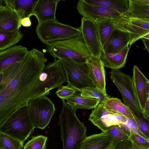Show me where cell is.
<instances>
[{"label": "cell", "mask_w": 149, "mask_h": 149, "mask_svg": "<svg viewBox=\"0 0 149 149\" xmlns=\"http://www.w3.org/2000/svg\"><path fill=\"white\" fill-rule=\"evenodd\" d=\"M44 54L33 48L25 59L3 70L0 86V124L32 99L31 91L47 62Z\"/></svg>", "instance_id": "1"}, {"label": "cell", "mask_w": 149, "mask_h": 149, "mask_svg": "<svg viewBox=\"0 0 149 149\" xmlns=\"http://www.w3.org/2000/svg\"><path fill=\"white\" fill-rule=\"evenodd\" d=\"M63 106L59 114L58 125L60 127L63 149H79L87 136V128L81 122L72 109L62 100Z\"/></svg>", "instance_id": "2"}, {"label": "cell", "mask_w": 149, "mask_h": 149, "mask_svg": "<svg viewBox=\"0 0 149 149\" xmlns=\"http://www.w3.org/2000/svg\"><path fill=\"white\" fill-rule=\"evenodd\" d=\"M66 82V75L60 60L58 59L49 62L45 65L32 88V98L48 94L50 90L59 87Z\"/></svg>", "instance_id": "3"}, {"label": "cell", "mask_w": 149, "mask_h": 149, "mask_svg": "<svg viewBox=\"0 0 149 149\" xmlns=\"http://www.w3.org/2000/svg\"><path fill=\"white\" fill-rule=\"evenodd\" d=\"M35 127L29 115L27 104L17 110L0 124V132L24 143Z\"/></svg>", "instance_id": "4"}, {"label": "cell", "mask_w": 149, "mask_h": 149, "mask_svg": "<svg viewBox=\"0 0 149 149\" xmlns=\"http://www.w3.org/2000/svg\"><path fill=\"white\" fill-rule=\"evenodd\" d=\"M46 50L56 60V58H70L86 62L91 56L81 33L68 39L46 45Z\"/></svg>", "instance_id": "5"}, {"label": "cell", "mask_w": 149, "mask_h": 149, "mask_svg": "<svg viewBox=\"0 0 149 149\" xmlns=\"http://www.w3.org/2000/svg\"><path fill=\"white\" fill-rule=\"evenodd\" d=\"M58 59L62 64L69 86L81 92L85 88L95 87L90 78L89 68L86 62L70 58Z\"/></svg>", "instance_id": "6"}, {"label": "cell", "mask_w": 149, "mask_h": 149, "mask_svg": "<svg viewBox=\"0 0 149 149\" xmlns=\"http://www.w3.org/2000/svg\"><path fill=\"white\" fill-rule=\"evenodd\" d=\"M36 32L38 38L45 45L73 37L81 33L80 27L64 24L57 20L38 24Z\"/></svg>", "instance_id": "7"}, {"label": "cell", "mask_w": 149, "mask_h": 149, "mask_svg": "<svg viewBox=\"0 0 149 149\" xmlns=\"http://www.w3.org/2000/svg\"><path fill=\"white\" fill-rule=\"evenodd\" d=\"M28 113L34 126L44 129L49 124L54 113V104L46 95L35 97L27 104Z\"/></svg>", "instance_id": "8"}, {"label": "cell", "mask_w": 149, "mask_h": 149, "mask_svg": "<svg viewBox=\"0 0 149 149\" xmlns=\"http://www.w3.org/2000/svg\"><path fill=\"white\" fill-rule=\"evenodd\" d=\"M110 78L121 93L124 104L136 115L143 117V112L138 104L132 78L119 69H112Z\"/></svg>", "instance_id": "9"}, {"label": "cell", "mask_w": 149, "mask_h": 149, "mask_svg": "<svg viewBox=\"0 0 149 149\" xmlns=\"http://www.w3.org/2000/svg\"><path fill=\"white\" fill-rule=\"evenodd\" d=\"M112 19L115 27L128 34L130 47L149 34V19L132 17L125 14Z\"/></svg>", "instance_id": "10"}, {"label": "cell", "mask_w": 149, "mask_h": 149, "mask_svg": "<svg viewBox=\"0 0 149 149\" xmlns=\"http://www.w3.org/2000/svg\"><path fill=\"white\" fill-rule=\"evenodd\" d=\"M127 118L106 108L99 103L92 111L88 120L102 132H106L113 126L125 122Z\"/></svg>", "instance_id": "11"}, {"label": "cell", "mask_w": 149, "mask_h": 149, "mask_svg": "<svg viewBox=\"0 0 149 149\" xmlns=\"http://www.w3.org/2000/svg\"><path fill=\"white\" fill-rule=\"evenodd\" d=\"M80 28L85 43L91 55L100 58L102 49L95 22L83 17Z\"/></svg>", "instance_id": "12"}, {"label": "cell", "mask_w": 149, "mask_h": 149, "mask_svg": "<svg viewBox=\"0 0 149 149\" xmlns=\"http://www.w3.org/2000/svg\"><path fill=\"white\" fill-rule=\"evenodd\" d=\"M78 12L84 17L94 22L104 18H113L122 15L117 11L103 7L89 5L84 0L79 1L77 5Z\"/></svg>", "instance_id": "13"}, {"label": "cell", "mask_w": 149, "mask_h": 149, "mask_svg": "<svg viewBox=\"0 0 149 149\" xmlns=\"http://www.w3.org/2000/svg\"><path fill=\"white\" fill-rule=\"evenodd\" d=\"M133 71L132 78L136 98L140 109L143 112L149 97V81L137 66H134Z\"/></svg>", "instance_id": "14"}, {"label": "cell", "mask_w": 149, "mask_h": 149, "mask_svg": "<svg viewBox=\"0 0 149 149\" xmlns=\"http://www.w3.org/2000/svg\"><path fill=\"white\" fill-rule=\"evenodd\" d=\"M90 78L96 88L106 93L105 73L104 66L100 58L91 55L86 60Z\"/></svg>", "instance_id": "15"}, {"label": "cell", "mask_w": 149, "mask_h": 149, "mask_svg": "<svg viewBox=\"0 0 149 149\" xmlns=\"http://www.w3.org/2000/svg\"><path fill=\"white\" fill-rule=\"evenodd\" d=\"M60 0H38L32 15L36 18L38 24L57 20L56 13Z\"/></svg>", "instance_id": "16"}, {"label": "cell", "mask_w": 149, "mask_h": 149, "mask_svg": "<svg viewBox=\"0 0 149 149\" xmlns=\"http://www.w3.org/2000/svg\"><path fill=\"white\" fill-rule=\"evenodd\" d=\"M130 38L127 33L115 27L103 47L105 53L115 54L122 51L129 46Z\"/></svg>", "instance_id": "17"}, {"label": "cell", "mask_w": 149, "mask_h": 149, "mask_svg": "<svg viewBox=\"0 0 149 149\" xmlns=\"http://www.w3.org/2000/svg\"><path fill=\"white\" fill-rule=\"evenodd\" d=\"M29 52L22 45H16L0 51V72L17 62L23 61Z\"/></svg>", "instance_id": "18"}, {"label": "cell", "mask_w": 149, "mask_h": 149, "mask_svg": "<svg viewBox=\"0 0 149 149\" xmlns=\"http://www.w3.org/2000/svg\"><path fill=\"white\" fill-rule=\"evenodd\" d=\"M113 140V137L107 132L94 134L87 136L79 149H109Z\"/></svg>", "instance_id": "19"}, {"label": "cell", "mask_w": 149, "mask_h": 149, "mask_svg": "<svg viewBox=\"0 0 149 149\" xmlns=\"http://www.w3.org/2000/svg\"><path fill=\"white\" fill-rule=\"evenodd\" d=\"M21 19L14 10L6 5L0 6V30H19Z\"/></svg>", "instance_id": "20"}, {"label": "cell", "mask_w": 149, "mask_h": 149, "mask_svg": "<svg viewBox=\"0 0 149 149\" xmlns=\"http://www.w3.org/2000/svg\"><path fill=\"white\" fill-rule=\"evenodd\" d=\"M130 48V47L128 46L121 52L115 54L105 53L102 51L100 58L104 67L113 70L119 69L124 67Z\"/></svg>", "instance_id": "21"}, {"label": "cell", "mask_w": 149, "mask_h": 149, "mask_svg": "<svg viewBox=\"0 0 149 149\" xmlns=\"http://www.w3.org/2000/svg\"><path fill=\"white\" fill-rule=\"evenodd\" d=\"M38 0H3L5 5L15 11L22 19L32 16Z\"/></svg>", "instance_id": "22"}, {"label": "cell", "mask_w": 149, "mask_h": 149, "mask_svg": "<svg viewBox=\"0 0 149 149\" xmlns=\"http://www.w3.org/2000/svg\"><path fill=\"white\" fill-rule=\"evenodd\" d=\"M66 100V104L75 111L78 109H92L100 103L99 100L97 99L82 96L81 93L79 92H76Z\"/></svg>", "instance_id": "23"}, {"label": "cell", "mask_w": 149, "mask_h": 149, "mask_svg": "<svg viewBox=\"0 0 149 149\" xmlns=\"http://www.w3.org/2000/svg\"><path fill=\"white\" fill-rule=\"evenodd\" d=\"M125 15L140 18L149 19V0H129Z\"/></svg>", "instance_id": "24"}, {"label": "cell", "mask_w": 149, "mask_h": 149, "mask_svg": "<svg viewBox=\"0 0 149 149\" xmlns=\"http://www.w3.org/2000/svg\"><path fill=\"white\" fill-rule=\"evenodd\" d=\"M103 104L107 109L132 119L136 123L134 112L119 99L110 97Z\"/></svg>", "instance_id": "25"}, {"label": "cell", "mask_w": 149, "mask_h": 149, "mask_svg": "<svg viewBox=\"0 0 149 149\" xmlns=\"http://www.w3.org/2000/svg\"><path fill=\"white\" fill-rule=\"evenodd\" d=\"M89 5L103 7L116 11L121 14L127 12L129 0H84Z\"/></svg>", "instance_id": "26"}, {"label": "cell", "mask_w": 149, "mask_h": 149, "mask_svg": "<svg viewBox=\"0 0 149 149\" xmlns=\"http://www.w3.org/2000/svg\"><path fill=\"white\" fill-rule=\"evenodd\" d=\"M23 34L19 30H0V51L13 47L22 38Z\"/></svg>", "instance_id": "27"}, {"label": "cell", "mask_w": 149, "mask_h": 149, "mask_svg": "<svg viewBox=\"0 0 149 149\" xmlns=\"http://www.w3.org/2000/svg\"><path fill=\"white\" fill-rule=\"evenodd\" d=\"M97 32L102 48L108 40L114 29L112 18L100 19L95 22Z\"/></svg>", "instance_id": "28"}, {"label": "cell", "mask_w": 149, "mask_h": 149, "mask_svg": "<svg viewBox=\"0 0 149 149\" xmlns=\"http://www.w3.org/2000/svg\"><path fill=\"white\" fill-rule=\"evenodd\" d=\"M81 95L84 97L95 98L98 100L100 103L103 104L110 97L96 87L88 88L81 91Z\"/></svg>", "instance_id": "29"}, {"label": "cell", "mask_w": 149, "mask_h": 149, "mask_svg": "<svg viewBox=\"0 0 149 149\" xmlns=\"http://www.w3.org/2000/svg\"><path fill=\"white\" fill-rule=\"evenodd\" d=\"M129 136L131 134H136L140 135L145 139H149L140 130L136 123L133 120L127 118L126 121L118 125Z\"/></svg>", "instance_id": "30"}, {"label": "cell", "mask_w": 149, "mask_h": 149, "mask_svg": "<svg viewBox=\"0 0 149 149\" xmlns=\"http://www.w3.org/2000/svg\"><path fill=\"white\" fill-rule=\"evenodd\" d=\"M47 139L42 135L33 136L23 146V149H46Z\"/></svg>", "instance_id": "31"}, {"label": "cell", "mask_w": 149, "mask_h": 149, "mask_svg": "<svg viewBox=\"0 0 149 149\" xmlns=\"http://www.w3.org/2000/svg\"><path fill=\"white\" fill-rule=\"evenodd\" d=\"M1 138L6 149H21L24 144L19 140L0 132Z\"/></svg>", "instance_id": "32"}, {"label": "cell", "mask_w": 149, "mask_h": 149, "mask_svg": "<svg viewBox=\"0 0 149 149\" xmlns=\"http://www.w3.org/2000/svg\"><path fill=\"white\" fill-rule=\"evenodd\" d=\"M106 132L110 134L113 137V145L121 141L129 139V136L118 125L112 127Z\"/></svg>", "instance_id": "33"}, {"label": "cell", "mask_w": 149, "mask_h": 149, "mask_svg": "<svg viewBox=\"0 0 149 149\" xmlns=\"http://www.w3.org/2000/svg\"><path fill=\"white\" fill-rule=\"evenodd\" d=\"M129 139L137 149H149V139L136 134L130 135Z\"/></svg>", "instance_id": "34"}, {"label": "cell", "mask_w": 149, "mask_h": 149, "mask_svg": "<svg viewBox=\"0 0 149 149\" xmlns=\"http://www.w3.org/2000/svg\"><path fill=\"white\" fill-rule=\"evenodd\" d=\"M77 91L68 84L66 86H61L58 88L55 93L61 100H66L73 95Z\"/></svg>", "instance_id": "35"}, {"label": "cell", "mask_w": 149, "mask_h": 149, "mask_svg": "<svg viewBox=\"0 0 149 149\" xmlns=\"http://www.w3.org/2000/svg\"><path fill=\"white\" fill-rule=\"evenodd\" d=\"M136 123L141 132L149 138V121L144 119L143 117L136 115Z\"/></svg>", "instance_id": "36"}, {"label": "cell", "mask_w": 149, "mask_h": 149, "mask_svg": "<svg viewBox=\"0 0 149 149\" xmlns=\"http://www.w3.org/2000/svg\"><path fill=\"white\" fill-rule=\"evenodd\" d=\"M134 147L131 141L127 139L112 145L109 149H131Z\"/></svg>", "instance_id": "37"}, {"label": "cell", "mask_w": 149, "mask_h": 149, "mask_svg": "<svg viewBox=\"0 0 149 149\" xmlns=\"http://www.w3.org/2000/svg\"><path fill=\"white\" fill-rule=\"evenodd\" d=\"M143 118L149 121V97L147 100L144 110L143 112Z\"/></svg>", "instance_id": "38"}, {"label": "cell", "mask_w": 149, "mask_h": 149, "mask_svg": "<svg viewBox=\"0 0 149 149\" xmlns=\"http://www.w3.org/2000/svg\"><path fill=\"white\" fill-rule=\"evenodd\" d=\"M30 18L26 17L22 19L21 21V25L26 28L30 26L31 25V22Z\"/></svg>", "instance_id": "39"}, {"label": "cell", "mask_w": 149, "mask_h": 149, "mask_svg": "<svg viewBox=\"0 0 149 149\" xmlns=\"http://www.w3.org/2000/svg\"><path fill=\"white\" fill-rule=\"evenodd\" d=\"M141 38L142 39L144 45L148 52H149V39L145 38L143 37Z\"/></svg>", "instance_id": "40"}, {"label": "cell", "mask_w": 149, "mask_h": 149, "mask_svg": "<svg viewBox=\"0 0 149 149\" xmlns=\"http://www.w3.org/2000/svg\"><path fill=\"white\" fill-rule=\"evenodd\" d=\"M0 149H6L2 141L0 134Z\"/></svg>", "instance_id": "41"}, {"label": "cell", "mask_w": 149, "mask_h": 149, "mask_svg": "<svg viewBox=\"0 0 149 149\" xmlns=\"http://www.w3.org/2000/svg\"><path fill=\"white\" fill-rule=\"evenodd\" d=\"M3 73L2 71L0 72V86L2 81L3 78Z\"/></svg>", "instance_id": "42"}, {"label": "cell", "mask_w": 149, "mask_h": 149, "mask_svg": "<svg viewBox=\"0 0 149 149\" xmlns=\"http://www.w3.org/2000/svg\"><path fill=\"white\" fill-rule=\"evenodd\" d=\"M3 0H0V6L3 5Z\"/></svg>", "instance_id": "43"}, {"label": "cell", "mask_w": 149, "mask_h": 149, "mask_svg": "<svg viewBox=\"0 0 149 149\" xmlns=\"http://www.w3.org/2000/svg\"><path fill=\"white\" fill-rule=\"evenodd\" d=\"M136 149V148L135 147H134H134L133 148H132V149Z\"/></svg>", "instance_id": "44"}]
</instances>
